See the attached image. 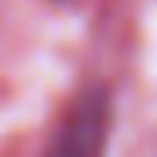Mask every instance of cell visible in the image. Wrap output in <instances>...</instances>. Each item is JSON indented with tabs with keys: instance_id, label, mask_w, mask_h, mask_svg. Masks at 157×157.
Segmentation results:
<instances>
[{
	"instance_id": "obj_1",
	"label": "cell",
	"mask_w": 157,
	"mask_h": 157,
	"mask_svg": "<svg viewBox=\"0 0 157 157\" xmlns=\"http://www.w3.org/2000/svg\"><path fill=\"white\" fill-rule=\"evenodd\" d=\"M110 124H113V99L102 84H95L62 117L44 157H106Z\"/></svg>"
}]
</instances>
